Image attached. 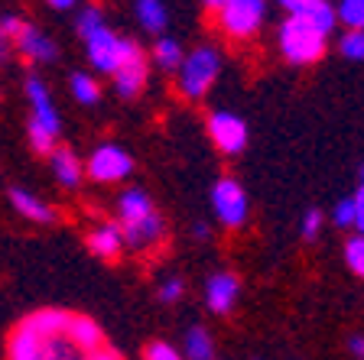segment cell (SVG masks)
<instances>
[{"instance_id": "cell-1", "label": "cell", "mask_w": 364, "mask_h": 360, "mask_svg": "<svg viewBox=\"0 0 364 360\" xmlns=\"http://www.w3.org/2000/svg\"><path fill=\"white\" fill-rule=\"evenodd\" d=\"M117 224L124 231V244L134 253H150L166 240V218L159 214V208L153 204V198L144 188H124L117 195Z\"/></svg>"}, {"instance_id": "cell-2", "label": "cell", "mask_w": 364, "mask_h": 360, "mask_svg": "<svg viewBox=\"0 0 364 360\" xmlns=\"http://www.w3.org/2000/svg\"><path fill=\"white\" fill-rule=\"evenodd\" d=\"M23 94L30 104V120H26V143L36 156H49L59 146L62 133V114L53 101V91L39 75H26Z\"/></svg>"}, {"instance_id": "cell-3", "label": "cell", "mask_w": 364, "mask_h": 360, "mask_svg": "<svg viewBox=\"0 0 364 360\" xmlns=\"http://www.w3.org/2000/svg\"><path fill=\"white\" fill-rule=\"evenodd\" d=\"M218 75H221V53L208 43L196 45V49L186 53L182 65L176 68V91H179L182 101L196 104V101H202L215 88Z\"/></svg>"}, {"instance_id": "cell-4", "label": "cell", "mask_w": 364, "mask_h": 360, "mask_svg": "<svg viewBox=\"0 0 364 360\" xmlns=\"http://www.w3.org/2000/svg\"><path fill=\"white\" fill-rule=\"evenodd\" d=\"M0 30L14 43V53L20 55L26 65H53L59 59V45L49 33H43L36 23H30L20 13H4L0 16Z\"/></svg>"}, {"instance_id": "cell-5", "label": "cell", "mask_w": 364, "mask_h": 360, "mask_svg": "<svg viewBox=\"0 0 364 360\" xmlns=\"http://www.w3.org/2000/svg\"><path fill=\"white\" fill-rule=\"evenodd\" d=\"M82 43H85V55H88L91 68L101 72V75H114L117 68L130 65L134 59L144 55V49H140L136 39L121 36V33H114L111 26H101L98 33H91Z\"/></svg>"}, {"instance_id": "cell-6", "label": "cell", "mask_w": 364, "mask_h": 360, "mask_svg": "<svg viewBox=\"0 0 364 360\" xmlns=\"http://www.w3.org/2000/svg\"><path fill=\"white\" fill-rule=\"evenodd\" d=\"M280 55L289 65H316L328 49V36H322L318 30H312L303 16H287V23L280 26Z\"/></svg>"}, {"instance_id": "cell-7", "label": "cell", "mask_w": 364, "mask_h": 360, "mask_svg": "<svg viewBox=\"0 0 364 360\" xmlns=\"http://www.w3.org/2000/svg\"><path fill=\"white\" fill-rule=\"evenodd\" d=\"M267 23V0H228L218 10V30L231 43H247Z\"/></svg>"}, {"instance_id": "cell-8", "label": "cell", "mask_w": 364, "mask_h": 360, "mask_svg": "<svg viewBox=\"0 0 364 360\" xmlns=\"http://www.w3.org/2000/svg\"><path fill=\"white\" fill-rule=\"evenodd\" d=\"M212 214L221 227L241 231L250 218V198L235 175H221L212 185Z\"/></svg>"}, {"instance_id": "cell-9", "label": "cell", "mask_w": 364, "mask_h": 360, "mask_svg": "<svg viewBox=\"0 0 364 360\" xmlns=\"http://www.w3.org/2000/svg\"><path fill=\"white\" fill-rule=\"evenodd\" d=\"M130 173H134V156L121 143H98L85 159V179L98 182V185H117L130 179Z\"/></svg>"}, {"instance_id": "cell-10", "label": "cell", "mask_w": 364, "mask_h": 360, "mask_svg": "<svg viewBox=\"0 0 364 360\" xmlns=\"http://www.w3.org/2000/svg\"><path fill=\"white\" fill-rule=\"evenodd\" d=\"M205 130L212 136V143L218 146L225 156H237L247 150V124L231 111H212L205 117Z\"/></svg>"}, {"instance_id": "cell-11", "label": "cell", "mask_w": 364, "mask_h": 360, "mask_svg": "<svg viewBox=\"0 0 364 360\" xmlns=\"http://www.w3.org/2000/svg\"><path fill=\"white\" fill-rule=\"evenodd\" d=\"M7 202H10V208H14L23 221H30V224L46 227V224H55V221H59V211L46 202V198H39L36 192H30V188L14 185L7 192Z\"/></svg>"}, {"instance_id": "cell-12", "label": "cell", "mask_w": 364, "mask_h": 360, "mask_svg": "<svg viewBox=\"0 0 364 360\" xmlns=\"http://www.w3.org/2000/svg\"><path fill=\"white\" fill-rule=\"evenodd\" d=\"M46 344L49 341L26 318H20L7 334V360H46Z\"/></svg>"}, {"instance_id": "cell-13", "label": "cell", "mask_w": 364, "mask_h": 360, "mask_svg": "<svg viewBox=\"0 0 364 360\" xmlns=\"http://www.w3.org/2000/svg\"><path fill=\"white\" fill-rule=\"evenodd\" d=\"M46 159H49V173H53L55 185L65 188V192H78V188H82L85 163H82V156H78L72 146H55Z\"/></svg>"}, {"instance_id": "cell-14", "label": "cell", "mask_w": 364, "mask_h": 360, "mask_svg": "<svg viewBox=\"0 0 364 360\" xmlns=\"http://www.w3.org/2000/svg\"><path fill=\"white\" fill-rule=\"evenodd\" d=\"M85 247L98 256V260L114 263L124 256L127 244H124V231L117 221H98V224L88 231V237H85Z\"/></svg>"}, {"instance_id": "cell-15", "label": "cell", "mask_w": 364, "mask_h": 360, "mask_svg": "<svg viewBox=\"0 0 364 360\" xmlns=\"http://www.w3.org/2000/svg\"><path fill=\"white\" fill-rule=\"evenodd\" d=\"M241 295V279L235 273H212L205 283V305L212 308V315H228L237 305Z\"/></svg>"}, {"instance_id": "cell-16", "label": "cell", "mask_w": 364, "mask_h": 360, "mask_svg": "<svg viewBox=\"0 0 364 360\" xmlns=\"http://www.w3.org/2000/svg\"><path fill=\"white\" fill-rule=\"evenodd\" d=\"M146 82H150V59L146 55H140V59H134L130 65L117 68L111 75V84H114V94L124 101H136L140 94H144Z\"/></svg>"}, {"instance_id": "cell-17", "label": "cell", "mask_w": 364, "mask_h": 360, "mask_svg": "<svg viewBox=\"0 0 364 360\" xmlns=\"http://www.w3.org/2000/svg\"><path fill=\"white\" fill-rule=\"evenodd\" d=\"M65 341L78 354H95L98 347H105V331L91 315H72L65 328Z\"/></svg>"}, {"instance_id": "cell-18", "label": "cell", "mask_w": 364, "mask_h": 360, "mask_svg": "<svg viewBox=\"0 0 364 360\" xmlns=\"http://www.w3.org/2000/svg\"><path fill=\"white\" fill-rule=\"evenodd\" d=\"M134 16L140 23V30L153 33V36H163L169 23V10L163 0H134Z\"/></svg>"}, {"instance_id": "cell-19", "label": "cell", "mask_w": 364, "mask_h": 360, "mask_svg": "<svg viewBox=\"0 0 364 360\" xmlns=\"http://www.w3.org/2000/svg\"><path fill=\"white\" fill-rule=\"evenodd\" d=\"M186 59V49L179 45V39L173 36H156L153 39V49H150V62L159 68V72H176Z\"/></svg>"}, {"instance_id": "cell-20", "label": "cell", "mask_w": 364, "mask_h": 360, "mask_svg": "<svg viewBox=\"0 0 364 360\" xmlns=\"http://www.w3.org/2000/svg\"><path fill=\"white\" fill-rule=\"evenodd\" d=\"M182 357L186 360H215V338L202 324H192L182 338Z\"/></svg>"}, {"instance_id": "cell-21", "label": "cell", "mask_w": 364, "mask_h": 360, "mask_svg": "<svg viewBox=\"0 0 364 360\" xmlns=\"http://www.w3.org/2000/svg\"><path fill=\"white\" fill-rule=\"evenodd\" d=\"M293 16H303V20L312 26V30H318L322 36H332L335 26H338V13H335V4H328V0H316V4H309L306 10H299V13H293Z\"/></svg>"}, {"instance_id": "cell-22", "label": "cell", "mask_w": 364, "mask_h": 360, "mask_svg": "<svg viewBox=\"0 0 364 360\" xmlns=\"http://www.w3.org/2000/svg\"><path fill=\"white\" fill-rule=\"evenodd\" d=\"M68 91H72V101H78L82 107H95L101 101V84L88 72H72L68 75Z\"/></svg>"}, {"instance_id": "cell-23", "label": "cell", "mask_w": 364, "mask_h": 360, "mask_svg": "<svg viewBox=\"0 0 364 360\" xmlns=\"http://www.w3.org/2000/svg\"><path fill=\"white\" fill-rule=\"evenodd\" d=\"M101 26H107V20H105V13H101V7H82V13L75 16V33H78V39H88L91 33H98Z\"/></svg>"}, {"instance_id": "cell-24", "label": "cell", "mask_w": 364, "mask_h": 360, "mask_svg": "<svg viewBox=\"0 0 364 360\" xmlns=\"http://www.w3.org/2000/svg\"><path fill=\"white\" fill-rule=\"evenodd\" d=\"M341 256H345V263H348V270L364 279V234H355V237L345 240Z\"/></svg>"}, {"instance_id": "cell-25", "label": "cell", "mask_w": 364, "mask_h": 360, "mask_svg": "<svg viewBox=\"0 0 364 360\" xmlns=\"http://www.w3.org/2000/svg\"><path fill=\"white\" fill-rule=\"evenodd\" d=\"M335 13L348 30H364V0H338Z\"/></svg>"}, {"instance_id": "cell-26", "label": "cell", "mask_w": 364, "mask_h": 360, "mask_svg": "<svg viewBox=\"0 0 364 360\" xmlns=\"http://www.w3.org/2000/svg\"><path fill=\"white\" fill-rule=\"evenodd\" d=\"M338 53H341V59L364 62V30H345L341 33Z\"/></svg>"}, {"instance_id": "cell-27", "label": "cell", "mask_w": 364, "mask_h": 360, "mask_svg": "<svg viewBox=\"0 0 364 360\" xmlns=\"http://www.w3.org/2000/svg\"><path fill=\"white\" fill-rule=\"evenodd\" d=\"M182 295H186V283H182L179 276H166L156 285V299L163 302V305H176Z\"/></svg>"}, {"instance_id": "cell-28", "label": "cell", "mask_w": 364, "mask_h": 360, "mask_svg": "<svg viewBox=\"0 0 364 360\" xmlns=\"http://www.w3.org/2000/svg\"><path fill=\"white\" fill-rule=\"evenodd\" d=\"M144 360H186L179 347H173L169 341H150L144 347Z\"/></svg>"}, {"instance_id": "cell-29", "label": "cell", "mask_w": 364, "mask_h": 360, "mask_svg": "<svg viewBox=\"0 0 364 360\" xmlns=\"http://www.w3.org/2000/svg\"><path fill=\"white\" fill-rule=\"evenodd\" d=\"M332 224L338 227V231L355 227V202H351V198H341V202L332 208Z\"/></svg>"}, {"instance_id": "cell-30", "label": "cell", "mask_w": 364, "mask_h": 360, "mask_svg": "<svg viewBox=\"0 0 364 360\" xmlns=\"http://www.w3.org/2000/svg\"><path fill=\"white\" fill-rule=\"evenodd\" d=\"M322 224H326V214H322L318 208H309L303 214V224H299V231H303L306 240H316L318 234H322Z\"/></svg>"}, {"instance_id": "cell-31", "label": "cell", "mask_w": 364, "mask_h": 360, "mask_svg": "<svg viewBox=\"0 0 364 360\" xmlns=\"http://www.w3.org/2000/svg\"><path fill=\"white\" fill-rule=\"evenodd\" d=\"M351 202H355V231L364 234V165H361V185L351 195Z\"/></svg>"}, {"instance_id": "cell-32", "label": "cell", "mask_w": 364, "mask_h": 360, "mask_svg": "<svg viewBox=\"0 0 364 360\" xmlns=\"http://www.w3.org/2000/svg\"><path fill=\"white\" fill-rule=\"evenodd\" d=\"M85 360H124L121 357V354H117V351H114V347H98V351H95V354H85Z\"/></svg>"}, {"instance_id": "cell-33", "label": "cell", "mask_w": 364, "mask_h": 360, "mask_svg": "<svg viewBox=\"0 0 364 360\" xmlns=\"http://www.w3.org/2000/svg\"><path fill=\"white\" fill-rule=\"evenodd\" d=\"M277 4H280V7L293 16V13H299V10H306L309 4H316V0H277Z\"/></svg>"}, {"instance_id": "cell-34", "label": "cell", "mask_w": 364, "mask_h": 360, "mask_svg": "<svg viewBox=\"0 0 364 360\" xmlns=\"http://www.w3.org/2000/svg\"><path fill=\"white\" fill-rule=\"evenodd\" d=\"M348 354L355 360H364V334H351L348 338Z\"/></svg>"}, {"instance_id": "cell-35", "label": "cell", "mask_w": 364, "mask_h": 360, "mask_svg": "<svg viewBox=\"0 0 364 360\" xmlns=\"http://www.w3.org/2000/svg\"><path fill=\"white\" fill-rule=\"evenodd\" d=\"M10 55H14V43H10V39L4 36V30H0V68L10 62Z\"/></svg>"}, {"instance_id": "cell-36", "label": "cell", "mask_w": 364, "mask_h": 360, "mask_svg": "<svg viewBox=\"0 0 364 360\" xmlns=\"http://www.w3.org/2000/svg\"><path fill=\"white\" fill-rule=\"evenodd\" d=\"M53 10H75L78 7V0H46Z\"/></svg>"}, {"instance_id": "cell-37", "label": "cell", "mask_w": 364, "mask_h": 360, "mask_svg": "<svg viewBox=\"0 0 364 360\" xmlns=\"http://www.w3.org/2000/svg\"><path fill=\"white\" fill-rule=\"evenodd\" d=\"M192 234H196V240H208V224H205V221H196Z\"/></svg>"}, {"instance_id": "cell-38", "label": "cell", "mask_w": 364, "mask_h": 360, "mask_svg": "<svg viewBox=\"0 0 364 360\" xmlns=\"http://www.w3.org/2000/svg\"><path fill=\"white\" fill-rule=\"evenodd\" d=\"M202 4H205V7H208V10H215V13H218V10L225 7L228 0H202Z\"/></svg>"}, {"instance_id": "cell-39", "label": "cell", "mask_w": 364, "mask_h": 360, "mask_svg": "<svg viewBox=\"0 0 364 360\" xmlns=\"http://www.w3.org/2000/svg\"><path fill=\"white\" fill-rule=\"evenodd\" d=\"M68 360H85V354H78V351H75V354H68Z\"/></svg>"}]
</instances>
